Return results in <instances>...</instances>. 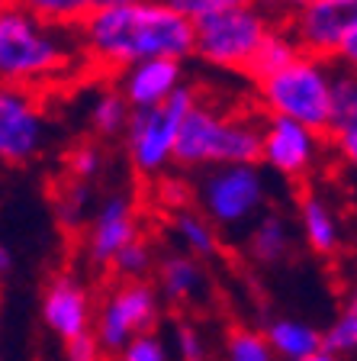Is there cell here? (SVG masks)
Listing matches in <instances>:
<instances>
[{
	"label": "cell",
	"mask_w": 357,
	"mask_h": 361,
	"mask_svg": "<svg viewBox=\"0 0 357 361\" xmlns=\"http://www.w3.org/2000/svg\"><path fill=\"white\" fill-rule=\"evenodd\" d=\"M90 207H94V184H87V180L65 178L58 188L52 190L55 223H58V229L68 235H77L87 229L90 216H94Z\"/></svg>",
	"instance_id": "cell-19"
},
{
	"label": "cell",
	"mask_w": 357,
	"mask_h": 361,
	"mask_svg": "<svg viewBox=\"0 0 357 361\" xmlns=\"http://www.w3.org/2000/svg\"><path fill=\"white\" fill-rule=\"evenodd\" d=\"M49 142L42 97L0 84V165L23 168L36 161Z\"/></svg>",
	"instance_id": "cell-9"
},
{
	"label": "cell",
	"mask_w": 357,
	"mask_h": 361,
	"mask_svg": "<svg viewBox=\"0 0 357 361\" xmlns=\"http://www.w3.org/2000/svg\"><path fill=\"white\" fill-rule=\"evenodd\" d=\"M7 4H10V0H0V10H4V7H7Z\"/></svg>",
	"instance_id": "cell-38"
},
{
	"label": "cell",
	"mask_w": 357,
	"mask_h": 361,
	"mask_svg": "<svg viewBox=\"0 0 357 361\" xmlns=\"http://www.w3.org/2000/svg\"><path fill=\"white\" fill-rule=\"evenodd\" d=\"M261 126L238 113H225L216 104L196 97L184 113L174 139L171 165L180 168H219V165H258Z\"/></svg>",
	"instance_id": "cell-3"
},
{
	"label": "cell",
	"mask_w": 357,
	"mask_h": 361,
	"mask_svg": "<svg viewBox=\"0 0 357 361\" xmlns=\"http://www.w3.org/2000/svg\"><path fill=\"white\" fill-rule=\"evenodd\" d=\"M184 84V65L174 59H145L119 71V94L129 110H151L161 106L174 90Z\"/></svg>",
	"instance_id": "cell-14"
},
{
	"label": "cell",
	"mask_w": 357,
	"mask_h": 361,
	"mask_svg": "<svg viewBox=\"0 0 357 361\" xmlns=\"http://www.w3.org/2000/svg\"><path fill=\"white\" fill-rule=\"evenodd\" d=\"M225 361H277L264 336L254 329H232L225 338Z\"/></svg>",
	"instance_id": "cell-29"
},
{
	"label": "cell",
	"mask_w": 357,
	"mask_h": 361,
	"mask_svg": "<svg viewBox=\"0 0 357 361\" xmlns=\"http://www.w3.org/2000/svg\"><path fill=\"white\" fill-rule=\"evenodd\" d=\"M322 149L325 139L293 120L268 116V126H261V161L290 180H303L313 171Z\"/></svg>",
	"instance_id": "cell-12"
},
{
	"label": "cell",
	"mask_w": 357,
	"mask_h": 361,
	"mask_svg": "<svg viewBox=\"0 0 357 361\" xmlns=\"http://www.w3.org/2000/svg\"><path fill=\"white\" fill-rule=\"evenodd\" d=\"M155 281L164 300L174 307H190V303L203 300V293L209 287L203 264L187 252H168L161 262H155Z\"/></svg>",
	"instance_id": "cell-16"
},
{
	"label": "cell",
	"mask_w": 357,
	"mask_h": 361,
	"mask_svg": "<svg viewBox=\"0 0 357 361\" xmlns=\"http://www.w3.org/2000/svg\"><path fill=\"white\" fill-rule=\"evenodd\" d=\"M328 94H332V65L309 55L293 59L277 75L258 81V97L270 116H283L299 126L325 133Z\"/></svg>",
	"instance_id": "cell-4"
},
{
	"label": "cell",
	"mask_w": 357,
	"mask_h": 361,
	"mask_svg": "<svg viewBox=\"0 0 357 361\" xmlns=\"http://www.w3.org/2000/svg\"><path fill=\"white\" fill-rule=\"evenodd\" d=\"M106 271H110L116 281H145L151 271H155V248H151V242L142 235V239L129 242V245L110 262Z\"/></svg>",
	"instance_id": "cell-25"
},
{
	"label": "cell",
	"mask_w": 357,
	"mask_h": 361,
	"mask_svg": "<svg viewBox=\"0 0 357 361\" xmlns=\"http://www.w3.org/2000/svg\"><path fill=\"white\" fill-rule=\"evenodd\" d=\"M264 7L270 10V13L280 20L283 13H293V10H299V7H306V4H313V0H261Z\"/></svg>",
	"instance_id": "cell-34"
},
{
	"label": "cell",
	"mask_w": 357,
	"mask_h": 361,
	"mask_svg": "<svg viewBox=\"0 0 357 361\" xmlns=\"http://www.w3.org/2000/svg\"><path fill=\"white\" fill-rule=\"evenodd\" d=\"M106 358H110V355L100 348L94 332H84V336L65 342V361H106Z\"/></svg>",
	"instance_id": "cell-33"
},
{
	"label": "cell",
	"mask_w": 357,
	"mask_h": 361,
	"mask_svg": "<svg viewBox=\"0 0 357 361\" xmlns=\"http://www.w3.org/2000/svg\"><path fill=\"white\" fill-rule=\"evenodd\" d=\"M296 361H338L335 355H328L325 348H322V352H315V355H306V358H296Z\"/></svg>",
	"instance_id": "cell-36"
},
{
	"label": "cell",
	"mask_w": 357,
	"mask_h": 361,
	"mask_svg": "<svg viewBox=\"0 0 357 361\" xmlns=\"http://www.w3.org/2000/svg\"><path fill=\"white\" fill-rule=\"evenodd\" d=\"M293 59H299L296 42H293V36L287 32V26L277 23V26H270L268 36L261 39L258 52L251 55V61H248V68H245V75L258 84V81H264V78L277 75L280 68H287Z\"/></svg>",
	"instance_id": "cell-21"
},
{
	"label": "cell",
	"mask_w": 357,
	"mask_h": 361,
	"mask_svg": "<svg viewBox=\"0 0 357 361\" xmlns=\"http://www.w3.org/2000/svg\"><path fill=\"white\" fill-rule=\"evenodd\" d=\"M129 4H142V0H94V7H129Z\"/></svg>",
	"instance_id": "cell-35"
},
{
	"label": "cell",
	"mask_w": 357,
	"mask_h": 361,
	"mask_svg": "<svg viewBox=\"0 0 357 361\" xmlns=\"http://www.w3.org/2000/svg\"><path fill=\"white\" fill-rule=\"evenodd\" d=\"M10 4L36 16L39 23L61 26V30H75L77 23L94 10V0H10Z\"/></svg>",
	"instance_id": "cell-23"
},
{
	"label": "cell",
	"mask_w": 357,
	"mask_h": 361,
	"mask_svg": "<svg viewBox=\"0 0 357 361\" xmlns=\"http://www.w3.org/2000/svg\"><path fill=\"white\" fill-rule=\"evenodd\" d=\"M174 233L184 242L187 255L196 258V262H200V258H213L219 252V229L196 210L177 213V216H174Z\"/></svg>",
	"instance_id": "cell-22"
},
{
	"label": "cell",
	"mask_w": 357,
	"mask_h": 361,
	"mask_svg": "<svg viewBox=\"0 0 357 361\" xmlns=\"http://www.w3.org/2000/svg\"><path fill=\"white\" fill-rule=\"evenodd\" d=\"M277 23L280 20L264 4L203 16L194 23V55L206 65L245 71L251 55L258 52L261 39L268 36L270 26H277Z\"/></svg>",
	"instance_id": "cell-5"
},
{
	"label": "cell",
	"mask_w": 357,
	"mask_h": 361,
	"mask_svg": "<svg viewBox=\"0 0 357 361\" xmlns=\"http://www.w3.org/2000/svg\"><path fill=\"white\" fill-rule=\"evenodd\" d=\"M194 194L200 200V213L209 223L235 229L264 210L268 180L258 171V165H219L206 168Z\"/></svg>",
	"instance_id": "cell-8"
},
{
	"label": "cell",
	"mask_w": 357,
	"mask_h": 361,
	"mask_svg": "<svg viewBox=\"0 0 357 361\" xmlns=\"http://www.w3.org/2000/svg\"><path fill=\"white\" fill-rule=\"evenodd\" d=\"M84 68L119 75L145 59L184 61L194 55V23L158 0L94 7L75 26Z\"/></svg>",
	"instance_id": "cell-1"
},
{
	"label": "cell",
	"mask_w": 357,
	"mask_h": 361,
	"mask_svg": "<svg viewBox=\"0 0 357 361\" xmlns=\"http://www.w3.org/2000/svg\"><path fill=\"white\" fill-rule=\"evenodd\" d=\"M194 104H196V90L190 84H180L161 106L129 110L123 139H126L129 161H132V168L142 178H158V174H164V168L171 165L177 126Z\"/></svg>",
	"instance_id": "cell-6"
},
{
	"label": "cell",
	"mask_w": 357,
	"mask_h": 361,
	"mask_svg": "<svg viewBox=\"0 0 357 361\" xmlns=\"http://www.w3.org/2000/svg\"><path fill=\"white\" fill-rule=\"evenodd\" d=\"M354 345H357V307L348 303V307L332 319V326L322 332V348H325L328 355L342 358V355L354 352Z\"/></svg>",
	"instance_id": "cell-28"
},
{
	"label": "cell",
	"mask_w": 357,
	"mask_h": 361,
	"mask_svg": "<svg viewBox=\"0 0 357 361\" xmlns=\"http://www.w3.org/2000/svg\"><path fill=\"white\" fill-rule=\"evenodd\" d=\"M84 71L75 30L39 23L13 4L0 10V84L42 97Z\"/></svg>",
	"instance_id": "cell-2"
},
{
	"label": "cell",
	"mask_w": 357,
	"mask_h": 361,
	"mask_svg": "<svg viewBox=\"0 0 357 361\" xmlns=\"http://www.w3.org/2000/svg\"><path fill=\"white\" fill-rule=\"evenodd\" d=\"M94 307H97L94 290L75 271L52 274L42 290V323L61 342H71L94 329Z\"/></svg>",
	"instance_id": "cell-13"
},
{
	"label": "cell",
	"mask_w": 357,
	"mask_h": 361,
	"mask_svg": "<svg viewBox=\"0 0 357 361\" xmlns=\"http://www.w3.org/2000/svg\"><path fill=\"white\" fill-rule=\"evenodd\" d=\"M104 168H106V155H104V149H100L94 139H81V142H75L71 149L65 152L68 178L94 184V180L104 174Z\"/></svg>",
	"instance_id": "cell-26"
},
{
	"label": "cell",
	"mask_w": 357,
	"mask_h": 361,
	"mask_svg": "<svg viewBox=\"0 0 357 361\" xmlns=\"http://www.w3.org/2000/svg\"><path fill=\"white\" fill-rule=\"evenodd\" d=\"M164 7H171L174 13H180L184 20L196 23L203 16L223 13V10H238V7H258L261 0H158Z\"/></svg>",
	"instance_id": "cell-31"
},
{
	"label": "cell",
	"mask_w": 357,
	"mask_h": 361,
	"mask_svg": "<svg viewBox=\"0 0 357 361\" xmlns=\"http://www.w3.org/2000/svg\"><path fill=\"white\" fill-rule=\"evenodd\" d=\"M293 245V233H290V223L287 216L277 210L270 213H261L251 226V235H248V252H251L254 262L261 264H277L287 258Z\"/></svg>",
	"instance_id": "cell-20"
},
{
	"label": "cell",
	"mask_w": 357,
	"mask_h": 361,
	"mask_svg": "<svg viewBox=\"0 0 357 361\" xmlns=\"http://www.w3.org/2000/svg\"><path fill=\"white\" fill-rule=\"evenodd\" d=\"M7 268H10V255H7V248L0 245V281H4V274H7Z\"/></svg>",
	"instance_id": "cell-37"
},
{
	"label": "cell",
	"mask_w": 357,
	"mask_h": 361,
	"mask_svg": "<svg viewBox=\"0 0 357 361\" xmlns=\"http://www.w3.org/2000/svg\"><path fill=\"white\" fill-rule=\"evenodd\" d=\"M151 180H155V184H151V200H155V207L174 213V216L190 210V203H194V184H190L184 174H158V178H151Z\"/></svg>",
	"instance_id": "cell-27"
},
{
	"label": "cell",
	"mask_w": 357,
	"mask_h": 361,
	"mask_svg": "<svg viewBox=\"0 0 357 361\" xmlns=\"http://www.w3.org/2000/svg\"><path fill=\"white\" fill-rule=\"evenodd\" d=\"M174 361H209V348L203 332L194 323H177L171 336V345H168Z\"/></svg>",
	"instance_id": "cell-30"
},
{
	"label": "cell",
	"mask_w": 357,
	"mask_h": 361,
	"mask_svg": "<svg viewBox=\"0 0 357 361\" xmlns=\"http://www.w3.org/2000/svg\"><path fill=\"white\" fill-rule=\"evenodd\" d=\"M325 145L342 152L344 161L354 165L357 158V78L354 71L332 75V94H328V123L322 133Z\"/></svg>",
	"instance_id": "cell-15"
},
{
	"label": "cell",
	"mask_w": 357,
	"mask_h": 361,
	"mask_svg": "<svg viewBox=\"0 0 357 361\" xmlns=\"http://www.w3.org/2000/svg\"><path fill=\"white\" fill-rule=\"evenodd\" d=\"M299 226H303L309 248L319 255H335L342 248V223L319 194H306L299 200Z\"/></svg>",
	"instance_id": "cell-18"
},
{
	"label": "cell",
	"mask_w": 357,
	"mask_h": 361,
	"mask_svg": "<svg viewBox=\"0 0 357 361\" xmlns=\"http://www.w3.org/2000/svg\"><path fill=\"white\" fill-rule=\"evenodd\" d=\"M135 239H142L139 203L129 194H110L97 207V213L90 216L81 245H84L87 262L94 264V268L106 271L113 258Z\"/></svg>",
	"instance_id": "cell-11"
},
{
	"label": "cell",
	"mask_w": 357,
	"mask_h": 361,
	"mask_svg": "<svg viewBox=\"0 0 357 361\" xmlns=\"http://www.w3.org/2000/svg\"><path fill=\"white\" fill-rule=\"evenodd\" d=\"M158 316H161V303H158V290L149 281H116L106 287L100 303L94 307V336H97L100 348L106 355H116L119 348H126L132 338L155 332Z\"/></svg>",
	"instance_id": "cell-7"
},
{
	"label": "cell",
	"mask_w": 357,
	"mask_h": 361,
	"mask_svg": "<svg viewBox=\"0 0 357 361\" xmlns=\"http://www.w3.org/2000/svg\"><path fill=\"white\" fill-rule=\"evenodd\" d=\"M126 123H129V104L123 100L116 87L104 90L94 106H90V129L97 139H119L126 133Z\"/></svg>",
	"instance_id": "cell-24"
},
{
	"label": "cell",
	"mask_w": 357,
	"mask_h": 361,
	"mask_svg": "<svg viewBox=\"0 0 357 361\" xmlns=\"http://www.w3.org/2000/svg\"><path fill=\"white\" fill-rule=\"evenodd\" d=\"M261 336L277 361H296L322 352V329L303 323V319H293V316H280V319L268 323V329Z\"/></svg>",
	"instance_id": "cell-17"
},
{
	"label": "cell",
	"mask_w": 357,
	"mask_h": 361,
	"mask_svg": "<svg viewBox=\"0 0 357 361\" xmlns=\"http://www.w3.org/2000/svg\"><path fill=\"white\" fill-rule=\"evenodd\" d=\"M283 26L293 36L299 55L332 65L342 52L344 39L357 32V0H313L293 10L290 23Z\"/></svg>",
	"instance_id": "cell-10"
},
{
	"label": "cell",
	"mask_w": 357,
	"mask_h": 361,
	"mask_svg": "<svg viewBox=\"0 0 357 361\" xmlns=\"http://www.w3.org/2000/svg\"><path fill=\"white\" fill-rule=\"evenodd\" d=\"M116 361H174V358L168 352V342L158 332H145V336L132 338L126 348H119Z\"/></svg>",
	"instance_id": "cell-32"
}]
</instances>
